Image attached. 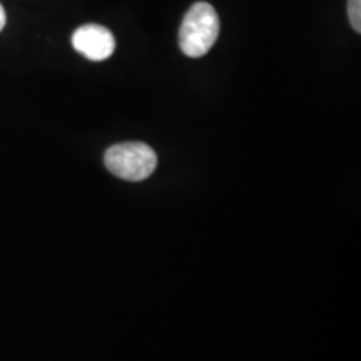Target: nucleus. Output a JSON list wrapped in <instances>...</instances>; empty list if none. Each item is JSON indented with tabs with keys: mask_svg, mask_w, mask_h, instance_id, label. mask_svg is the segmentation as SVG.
Returning a JSON list of instances; mask_svg holds the SVG:
<instances>
[{
	"mask_svg": "<svg viewBox=\"0 0 361 361\" xmlns=\"http://www.w3.org/2000/svg\"><path fill=\"white\" fill-rule=\"evenodd\" d=\"M361 0H348V17L350 24L356 32H361Z\"/></svg>",
	"mask_w": 361,
	"mask_h": 361,
	"instance_id": "nucleus-4",
	"label": "nucleus"
},
{
	"mask_svg": "<svg viewBox=\"0 0 361 361\" xmlns=\"http://www.w3.org/2000/svg\"><path fill=\"white\" fill-rule=\"evenodd\" d=\"M219 35V17L207 2H196L184 16L179 29V47L184 56L202 57L213 49Z\"/></svg>",
	"mask_w": 361,
	"mask_h": 361,
	"instance_id": "nucleus-1",
	"label": "nucleus"
},
{
	"mask_svg": "<svg viewBox=\"0 0 361 361\" xmlns=\"http://www.w3.org/2000/svg\"><path fill=\"white\" fill-rule=\"evenodd\" d=\"M104 164L116 178L135 183L154 173L157 156L152 147L144 142H123L107 149Z\"/></svg>",
	"mask_w": 361,
	"mask_h": 361,
	"instance_id": "nucleus-2",
	"label": "nucleus"
},
{
	"mask_svg": "<svg viewBox=\"0 0 361 361\" xmlns=\"http://www.w3.org/2000/svg\"><path fill=\"white\" fill-rule=\"evenodd\" d=\"M72 47L89 61L101 62L114 54L116 39L107 27L85 24L72 34Z\"/></svg>",
	"mask_w": 361,
	"mask_h": 361,
	"instance_id": "nucleus-3",
	"label": "nucleus"
},
{
	"mask_svg": "<svg viewBox=\"0 0 361 361\" xmlns=\"http://www.w3.org/2000/svg\"><path fill=\"white\" fill-rule=\"evenodd\" d=\"M6 22H7L6 8H4V7H2V4H0V32H2L4 27H6Z\"/></svg>",
	"mask_w": 361,
	"mask_h": 361,
	"instance_id": "nucleus-5",
	"label": "nucleus"
}]
</instances>
